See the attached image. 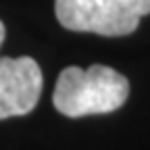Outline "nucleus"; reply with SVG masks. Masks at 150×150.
Returning a JSON list of instances; mask_svg holds the SVG:
<instances>
[{
    "label": "nucleus",
    "mask_w": 150,
    "mask_h": 150,
    "mask_svg": "<svg viewBox=\"0 0 150 150\" xmlns=\"http://www.w3.org/2000/svg\"><path fill=\"white\" fill-rule=\"evenodd\" d=\"M129 96V81L125 75L106 65H92L88 69L67 67L61 71L52 94L54 108L67 117L104 115L125 104Z\"/></svg>",
    "instance_id": "obj_1"
},
{
    "label": "nucleus",
    "mask_w": 150,
    "mask_h": 150,
    "mask_svg": "<svg viewBox=\"0 0 150 150\" xmlns=\"http://www.w3.org/2000/svg\"><path fill=\"white\" fill-rule=\"evenodd\" d=\"M2 42H4V23L0 21V46H2Z\"/></svg>",
    "instance_id": "obj_4"
},
{
    "label": "nucleus",
    "mask_w": 150,
    "mask_h": 150,
    "mask_svg": "<svg viewBox=\"0 0 150 150\" xmlns=\"http://www.w3.org/2000/svg\"><path fill=\"white\" fill-rule=\"evenodd\" d=\"M42 94V71L29 56H0V119L31 112Z\"/></svg>",
    "instance_id": "obj_3"
},
{
    "label": "nucleus",
    "mask_w": 150,
    "mask_h": 150,
    "mask_svg": "<svg viewBox=\"0 0 150 150\" xmlns=\"http://www.w3.org/2000/svg\"><path fill=\"white\" fill-rule=\"evenodd\" d=\"M54 13L65 29L117 38L138 29L150 0H56Z\"/></svg>",
    "instance_id": "obj_2"
}]
</instances>
